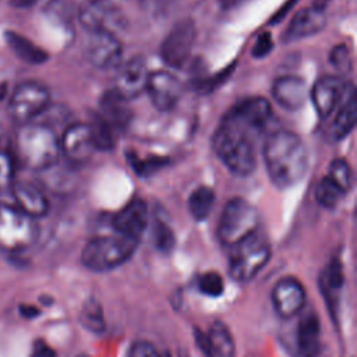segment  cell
<instances>
[{
	"label": "cell",
	"mask_w": 357,
	"mask_h": 357,
	"mask_svg": "<svg viewBox=\"0 0 357 357\" xmlns=\"http://www.w3.org/2000/svg\"><path fill=\"white\" fill-rule=\"evenodd\" d=\"M264 159L271 180L280 188L298 183L308 167L303 139L287 130L273 131L264 144Z\"/></svg>",
	"instance_id": "cell-1"
},
{
	"label": "cell",
	"mask_w": 357,
	"mask_h": 357,
	"mask_svg": "<svg viewBox=\"0 0 357 357\" xmlns=\"http://www.w3.org/2000/svg\"><path fill=\"white\" fill-rule=\"evenodd\" d=\"M60 139L53 128L42 123H25L15 134V162L31 170H46L60 156Z\"/></svg>",
	"instance_id": "cell-2"
},
{
	"label": "cell",
	"mask_w": 357,
	"mask_h": 357,
	"mask_svg": "<svg viewBox=\"0 0 357 357\" xmlns=\"http://www.w3.org/2000/svg\"><path fill=\"white\" fill-rule=\"evenodd\" d=\"M251 137L250 132L226 117L213 134V149L233 174L248 176L255 169L257 158Z\"/></svg>",
	"instance_id": "cell-3"
},
{
	"label": "cell",
	"mask_w": 357,
	"mask_h": 357,
	"mask_svg": "<svg viewBox=\"0 0 357 357\" xmlns=\"http://www.w3.org/2000/svg\"><path fill=\"white\" fill-rule=\"evenodd\" d=\"M137 245V240L117 233L95 237L89 240L82 248L81 262L91 271H110L130 259L135 252Z\"/></svg>",
	"instance_id": "cell-4"
},
{
	"label": "cell",
	"mask_w": 357,
	"mask_h": 357,
	"mask_svg": "<svg viewBox=\"0 0 357 357\" xmlns=\"http://www.w3.org/2000/svg\"><path fill=\"white\" fill-rule=\"evenodd\" d=\"M39 227L35 219L17 206L0 202V251L21 252L38 238Z\"/></svg>",
	"instance_id": "cell-5"
},
{
	"label": "cell",
	"mask_w": 357,
	"mask_h": 357,
	"mask_svg": "<svg viewBox=\"0 0 357 357\" xmlns=\"http://www.w3.org/2000/svg\"><path fill=\"white\" fill-rule=\"evenodd\" d=\"M271 258V245L268 240L255 230L252 234L233 245L229 272L237 282H250Z\"/></svg>",
	"instance_id": "cell-6"
},
{
	"label": "cell",
	"mask_w": 357,
	"mask_h": 357,
	"mask_svg": "<svg viewBox=\"0 0 357 357\" xmlns=\"http://www.w3.org/2000/svg\"><path fill=\"white\" fill-rule=\"evenodd\" d=\"M258 227V212L244 198H231L223 208L219 223L218 237L225 245H236Z\"/></svg>",
	"instance_id": "cell-7"
},
{
	"label": "cell",
	"mask_w": 357,
	"mask_h": 357,
	"mask_svg": "<svg viewBox=\"0 0 357 357\" xmlns=\"http://www.w3.org/2000/svg\"><path fill=\"white\" fill-rule=\"evenodd\" d=\"M49 103L50 92L43 84L38 81H22L14 88L7 110L13 120L25 124L42 114L49 107Z\"/></svg>",
	"instance_id": "cell-8"
},
{
	"label": "cell",
	"mask_w": 357,
	"mask_h": 357,
	"mask_svg": "<svg viewBox=\"0 0 357 357\" xmlns=\"http://www.w3.org/2000/svg\"><path fill=\"white\" fill-rule=\"evenodd\" d=\"M79 24L89 32H112L123 28L124 17L109 0H85L78 8Z\"/></svg>",
	"instance_id": "cell-9"
},
{
	"label": "cell",
	"mask_w": 357,
	"mask_h": 357,
	"mask_svg": "<svg viewBox=\"0 0 357 357\" xmlns=\"http://www.w3.org/2000/svg\"><path fill=\"white\" fill-rule=\"evenodd\" d=\"M197 31L192 20L178 21L165 38L160 46L163 61L172 68H181L190 59Z\"/></svg>",
	"instance_id": "cell-10"
},
{
	"label": "cell",
	"mask_w": 357,
	"mask_h": 357,
	"mask_svg": "<svg viewBox=\"0 0 357 357\" xmlns=\"http://www.w3.org/2000/svg\"><path fill=\"white\" fill-rule=\"evenodd\" d=\"M225 117L254 135L262 131L269 123L272 107L265 98L251 96L237 103Z\"/></svg>",
	"instance_id": "cell-11"
},
{
	"label": "cell",
	"mask_w": 357,
	"mask_h": 357,
	"mask_svg": "<svg viewBox=\"0 0 357 357\" xmlns=\"http://www.w3.org/2000/svg\"><path fill=\"white\" fill-rule=\"evenodd\" d=\"M350 85L351 84H347L335 75L322 77L314 84L311 89V99L321 119L329 117L337 109Z\"/></svg>",
	"instance_id": "cell-12"
},
{
	"label": "cell",
	"mask_w": 357,
	"mask_h": 357,
	"mask_svg": "<svg viewBox=\"0 0 357 357\" xmlns=\"http://www.w3.org/2000/svg\"><path fill=\"white\" fill-rule=\"evenodd\" d=\"M145 91L156 109L167 112L180 100L181 84L172 73L153 71L148 75Z\"/></svg>",
	"instance_id": "cell-13"
},
{
	"label": "cell",
	"mask_w": 357,
	"mask_h": 357,
	"mask_svg": "<svg viewBox=\"0 0 357 357\" xmlns=\"http://www.w3.org/2000/svg\"><path fill=\"white\" fill-rule=\"evenodd\" d=\"M60 151L67 159L84 163L92 158L96 148L88 123H74L68 126L60 139Z\"/></svg>",
	"instance_id": "cell-14"
},
{
	"label": "cell",
	"mask_w": 357,
	"mask_h": 357,
	"mask_svg": "<svg viewBox=\"0 0 357 357\" xmlns=\"http://www.w3.org/2000/svg\"><path fill=\"white\" fill-rule=\"evenodd\" d=\"M86 57L91 64L98 68H112L119 64L123 46L116 33L112 32H91L85 49Z\"/></svg>",
	"instance_id": "cell-15"
},
{
	"label": "cell",
	"mask_w": 357,
	"mask_h": 357,
	"mask_svg": "<svg viewBox=\"0 0 357 357\" xmlns=\"http://www.w3.org/2000/svg\"><path fill=\"white\" fill-rule=\"evenodd\" d=\"M148 70L142 57H132L119 67L114 75V86L120 96L124 99H132L145 91L148 81Z\"/></svg>",
	"instance_id": "cell-16"
},
{
	"label": "cell",
	"mask_w": 357,
	"mask_h": 357,
	"mask_svg": "<svg viewBox=\"0 0 357 357\" xmlns=\"http://www.w3.org/2000/svg\"><path fill=\"white\" fill-rule=\"evenodd\" d=\"M272 304L282 318H291L305 304V290L294 278L280 279L272 289Z\"/></svg>",
	"instance_id": "cell-17"
},
{
	"label": "cell",
	"mask_w": 357,
	"mask_h": 357,
	"mask_svg": "<svg viewBox=\"0 0 357 357\" xmlns=\"http://www.w3.org/2000/svg\"><path fill=\"white\" fill-rule=\"evenodd\" d=\"M148 226V209L145 201L135 198L130 201L113 218V229L117 234L139 240Z\"/></svg>",
	"instance_id": "cell-18"
},
{
	"label": "cell",
	"mask_w": 357,
	"mask_h": 357,
	"mask_svg": "<svg viewBox=\"0 0 357 357\" xmlns=\"http://www.w3.org/2000/svg\"><path fill=\"white\" fill-rule=\"evenodd\" d=\"M10 194L14 201L13 205L32 219L36 220L47 215L50 208L49 201L45 194L33 184L25 181H14Z\"/></svg>",
	"instance_id": "cell-19"
},
{
	"label": "cell",
	"mask_w": 357,
	"mask_h": 357,
	"mask_svg": "<svg viewBox=\"0 0 357 357\" xmlns=\"http://www.w3.org/2000/svg\"><path fill=\"white\" fill-rule=\"evenodd\" d=\"M273 99L286 110L300 109L308 96L307 84L296 75H282L272 85Z\"/></svg>",
	"instance_id": "cell-20"
},
{
	"label": "cell",
	"mask_w": 357,
	"mask_h": 357,
	"mask_svg": "<svg viewBox=\"0 0 357 357\" xmlns=\"http://www.w3.org/2000/svg\"><path fill=\"white\" fill-rule=\"evenodd\" d=\"M325 24H326V17L322 8H318L315 6L301 8L291 18L286 29L284 38L287 40H297V39L312 36L321 32Z\"/></svg>",
	"instance_id": "cell-21"
},
{
	"label": "cell",
	"mask_w": 357,
	"mask_h": 357,
	"mask_svg": "<svg viewBox=\"0 0 357 357\" xmlns=\"http://www.w3.org/2000/svg\"><path fill=\"white\" fill-rule=\"evenodd\" d=\"M198 344L206 357H234L233 337L222 322H215L206 333H199Z\"/></svg>",
	"instance_id": "cell-22"
},
{
	"label": "cell",
	"mask_w": 357,
	"mask_h": 357,
	"mask_svg": "<svg viewBox=\"0 0 357 357\" xmlns=\"http://www.w3.org/2000/svg\"><path fill=\"white\" fill-rule=\"evenodd\" d=\"M297 350L300 357H317L321 350V322L315 311L305 312L297 325Z\"/></svg>",
	"instance_id": "cell-23"
},
{
	"label": "cell",
	"mask_w": 357,
	"mask_h": 357,
	"mask_svg": "<svg viewBox=\"0 0 357 357\" xmlns=\"http://www.w3.org/2000/svg\"><path fill=\"white\" fill-rule=\"evenodd\" d=\"M127 99L120 96L116 91H107L99 100V116L113 128L123 130L131 120V110Z\"/></svg>",
	"instance_id": "cell-24"
},
{
	"label": "cell",
	"mask_w": 357,
	"mask_h": 357,
	"mask_svg": "<svg viewBox=\"0 0 357 357\" xmlns=\"http://www.w3.org/2000/svg\"><path fill=\"white\" fill-rule=\"evenodd\" d=\"M357 120V102L354 86L350 85L342 103L337 106L335 119L331 124V137L333 139H342L351 132Z\"/></svg>",
	"instance_id": "cell-25"
},
{
	"label": "cell",
	"mask_w": 357,
	"mask_h": 357,
	"mask_svg": "<svg viewBox=\"0 0 357 357\" xmlns=\"http://www.w3.org/2000/svg\"><path fill=\"white\" fill-rule=\"evenodd\" d=\"M4 38L10 49L22 61L29 64H42L47 60V53L39 46H36L33 42L26 39L25 36L13 31H7L4 33Z\"/></svg>",
	"instance_id": "cell-26"
},
{
	"label": "cell",
	"mask_w": 357,
	"mask_h": 357,
	"mask_svg": "<svg viewBox=\"0 0 357 357\" xmlns=\"http://www.w3.org/2000/svg\"><path fill=\"white\" fill-rule=\"evenodd\" d=\"M215 205V192L206 185L197 187L188 197V211L197 220H205Z\"/></svg>",
	"instance_id": "cell-27"
},
{
	"label": "cell",
	"mask_w": 357,
	"mask_h": 357,
	"mask_svg": "<svg viewBox=\"0 0 357 357\" xmlns=\"http://www.w3.org/2000/svg\"><path fill=\"white\" fill-rule=\"evenodd\" d=\"M322 291L325 293L328 300L335 298V293H339L344 283V276H343V268L339 259L333 258L332 262L326 266V271L322 275Z\"/></svg>",
	"instance_id": "cell-28"
},
{
	"label": "cell",
	"mask_w": 357,
	"mask_h": 357,
	"mask_svg": "<svg viewBox=\"0 0 357 357\" xmlns=\"http://www.w3.org/2000/svg\"><path fill=\"white\" fill-rule=\"evenodd\" d=\"M326 177L343 194H346L353 187V170L344 159H333L329 165V172Z\"/></svg>",
	"instance_id": "cell-29"
},
{
	"label": "cell",
	"mask_w": 357,
	"mask_h": 357,
	"mask_svg": "<svg viewBox=\"0 0 357 357\" xmlns=\"http://www.w3.org/2000/svg\"><path fill=\"white\" fill-rule=\"evenodd\" d=\"M92 131V138L96 151H109L114 145L113 128L98 114L92 123H88Z\"/></svg>",
	"instance_id": "cell-30"
},
{
	"label": "cell",
	"mask_w": 357,
	"mask_h": 357,
	"mask_svg": "<svg viewBox=\"0 0 357 357\" xmlns=\"http://www.w3.org/2000/svg\"><path fill=\"white\" fill-rule=\"evenodd\" d=\"M343 192L328 178L324 177L319 180V183L315 187V199L317 202L328 209L335 208L340 199L343 198Z\"/></svg>",
	"instance_id": "cell-31"
},
{
	"label": "cell",
	"mask_w": 357,
	"mask_h": 357,
	"mask_svg": "<svg viewBox=\"0 0 357 357\" xmlns=\"http://www.w3.org/2000/svg\"><path fill=\"white\" fill-rule=\"evenodd\" d=\"M82 325L92 332H102L105 329V319L102 307L95 300H88L81 310Z\"/></svg>",
	"instance_id": "cell-32"
},
{
	"label": "cell",
	"mask_w": 357,
	"mask_h": 357,
	"mask_svg": "<svg viewBox=\"0 0 357 357\" xmlns=\"http://www.w3.org/2000/svg\"><path fill=\"white\" fill-rule=\"evenodd\" d=\"M15 158L8 151L0 149V192L10 191L15 177Z\"/></svg>",
	"instance_id": "cell-33"
},
{
	"label": "cell",
	"mask_w": 357,
	"mask_h": 357,
	"mask_svg": "<svg viewBox=\"0 0 357 357\" xmlns=\"http://www.w3.org/2000/svg\"><path fill=\"white\" fill-rule=\"evenodd\" d=\"M151 238L153 245L160 251H170L174 245V233L173 230L160 220H156L152 226Z\"/></svg>",
	"instance_id": "cell-34"
},
{
	"label": "cell",
	"mask_w": 357,
	"mask_h": 357,
	"mask_svg": "<svg viewBox=\"0 0 357 357\" xmlns=\"http://www.w3.org/2000/svg\"><path fill=\"white\" fill-rule=\"evenodd\" d=\"M198 287L204 294H206L209 297H218L223 293L225 283H223L222 276L218 272L209 271L199 276Z\"/></svg>",
	"instance_id": "cell-35"
},
{
	"label": "cell",
	"mask_w": 357,
	"mask_h": 357,
	"mask_svg": "<svg viewBox=\"0 0 357 357\" xmlns=\"http://www.w3.org/2000/svg\"><path fill=\"white\" fill-rule=\"evenodd\" d=\"M130 163L132 169L141 174V176H149L153 172L159 170L162 166L166 165V159L159 158V156H151V158H138L137 155L130 156Z\"/></svg>",
	"instance_id": "cell-36"
},
{
	"label": "cell",
	"mask_w": 357,
	"mask_h": 357,
	"mask_svg": "<svg viewBox=\"0 0 357 357\" xmlns=\"http://www.w3.org/2000/svg\"><path fill=\"white\" fill-rule=\"evenodd\" d=\"M329 61L336 70L342 73H349L351 70V56L349 47L346 45L335 46L331 52Z\"/></svg>",
	"instance_id": "cell-37"
},
{
	"label": "cell",
	"mask_w": 357,
	"mask_h": 357,
	"mask_svg": "<svg viewBox=\"0 0 357 357\" xmlns=\"http://www.w3.org/2000/svg\"><path fill=\"white\" fill-rule=\"evenodd\" d=\"M127 357H160L156 347L146 340H137L131 344Z\"/></svg>",
	"instance_id": "cell-38"
},
{
	"label": "cell",
	"mask_w": 357,
	"mask_h": 357,
	"mask_svg": "<svg viewBox=\"0 0 357 357\" xmlns=\"http://www.w3.org/2000/svg\"><path fill=\"white\" fill-rule=\"evenodd\" d=\"M273 47V40H272V35L271 32H262L257 36V40L252 46V56L257 59H262L265 57Z\"/></svg>",
	"instance_id": "cell-39"
},
{
	"label": "cell",
	"mask_w": 357,
	"mask_h": 357,
	"mask_svg": "<svg viewBox=\"0 0 357 357\" xmlns=\"http://www.w3.org/2000/svg\"><path fill=\"white\" fill-rule=\"evenodd\" d=\"M31 357H56L54 350L45 343L43 340H36L33 347H32V353Z\"/></svg>",
	"instance_id": "cell-40"
},
{
	"label": "cell",
	"mask_w": 357,
	"mask_h": 357,
	"mask_svg": "<svg viewBox=\"0 0 357 357\" xmlns=\"http://www.w3.org/2000/svg\"><path fill=\"white\" fill-rule=\"evenodd\" d=\"M20 312L25 318H33L39 314V310L35 308L33 305H20Z\"/></svg>",
	"instance_id": "cell-41"
},
{
	"label": "cell",
	"mask_w": 357,
	"mask_h": 357,
	"mask_svg": "<svg viewBox=\"0 0 357 357\" xmlns=\"http://www.w3.org/2000/svg\"><path fill=\"white\" fill-rule=\"evenodd\" d=\"M39 0H8V3L14 7H18V8H28V7H32L38 3Z\"/></svg>",
	"instance_id": "cell-42"
},
{
	"label": "cell",
	"mask_w": 357,
	"mask_h": 357,
	"mask_svg": "<svg viewBox=\"0 0 357 357\" xmlns=\"http://www.w3.org/2000/svg\"><path fill=\"white\" fill-rule=\"evenodd\" d=\"M0 138H1V126H0Z\"/></svg>",
	"instance_id": "cell-43"
},
{
	"label": "cell",
	"mask_w": 357,
	"mask_h": 357,
	"mask_svg": "<svg viewBox=\"0 0 357 357\" xmlns=\"http://www.w3.org/2000/svg\"><path fill=\"white\" fill-rule=\"evenodd\" d=\"M165 357H167V356H165Z\"/></svg>",
	"instance_id": "cell-44"
}]
</instances>
